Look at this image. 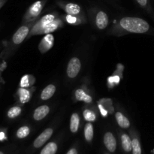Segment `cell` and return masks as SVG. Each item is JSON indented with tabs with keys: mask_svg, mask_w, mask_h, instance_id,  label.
I'll return each mask as SVG.
<instances>
[{
	"mask_svg": "<svg viewBox=\"0 0 154 154\" xmlns=\"http://www.w3.org/2000/svg\"><path fill=\"white\" fill-rule=\"evenodd\" d=\"M55 91V86L53 85V84H50V85H48V87H46L43 90L42 94H41V99L42 100H48V99H51L54 96Z\"/></svg>",
	"mask_w": 154,
	"mask_h": 154,
	"instance_id": "10",
	"label": "cell"
},
{
	"mask_svg": "<svg viewBox=\"0 0 154 154\" xmlns=\"http://www.w3.org/2000/svg\"><path fill=\"white\" fill-rule=\"evenodd\" d=\"M65 10L68 14L75 16L80 13L81 7L78 4H75V3H67L65 6Z\"/></svg>",
	"mask_w": 154,
	"mask_h": 154,
	"instance_id": "11",
	"label": "cell"
},
{
	"mask_svg": "<svg viewBox=\"0 0 154 154\" xmlns=\"http://www.w3.org/2000/svg\"><path fill=\"white\" fill-rule=\"evenodd\" d=\"M81 64L79 59L76 57L71 59L67 67L68 76L71 78H75L81 70Z\"/></svg>",
	"mask_w": 154,
	"mask_h": 154,
	"instance_id": "2",
	"label": "cell"
},
{
	"mask_svg": "<svg viewBox=\"0 0 154 154\" xmlns=\"http://www.w3.org/2000/svg\"><path fill=\"white\" fill-rule=\"evenodd\" d=\"M116 120H117V122L119 126L120 127L123 128V129H127L130 126L129 120L122 113L117 112L116 114Z\"/></svg>",
	"mask_w": 154,
	"mask_h": 154,
	"instance_id": "12",
	"label": "cell"
},
{
	"mask_svg": "<svg viewBox=\"0 0 154 154\" xmlns=\"http://www.w3.org/2000/svg\"><path fill=\"white\" fill-rule=\"evenodd\" d=\"M79 123H80V118L78 114L75 113L72 115L70 120V130L72 132H76L78 131V127H79Z\"/></svg>",
	"mask_w": 154,
	"mask_h": 154,
	"instance_id": "13",
	"label": "cell"
},
{
	"mask_svg": "<svg viewBox=\"0 0 154 154\" xmlns=\"http://www.w3.org/2000/svg\"><path fill=\"white\" fill-rule=\"evenodd\" d=\"M120 26L124 29L134 33H144L149 30V24L141 18L126 17L120 20Z\"/></svg>",
	"mask_w": 154,
	"mask_h": 154,
	"instance_id": "1",
	"label": "cell"
},
{
	"mask_svg": "<svg viewBox=\"0 0 154 154\" xmlns=\"http://www.w3.org/2000/svg\"><path fill=\"white\" fill-rule=\"evenodd\" d=\"M137 2L141 6H146L147 5V2H148V0H136Z\"/></svg>",
	"mask_w": 154,
	"mask_h": 154,
	"instance_id": "27",
	"label": "cell"
},
{
	"mask_svg": "<svg viewBox=\"0 0 154 154\" xmlns=\"http://www.w3.org/2000/svg\"><path fill=\"white\" fill-rule=\"evenodd\" d=\"M75 96L78 101H83V102L90 103L92 102V98L89 95H87L85 92L81 89L76 90L75 92Z\"/></svg>",
	"mask_w": 154,
	"mask_h": 154,
	"instance_id": "14",
	"label": "cell"
},
{
	"mask_svg": "<svg viewBox=\"0 0 154 154\" xmlns=\"http://www.w3.org/2000/svg\"><path fill=\"white\" fill-rule=\"evenodd\" d=\"M57 27H58V23H57V21L54 20L53 22H51V23L48 24V25L47 26L45 29H44L43 32L48 34V33L51 32H53V31H54V30L57 29Z\"/></svg>",
	"mask_w": 154,
	"mask_h": 154,
	"instance_id": "23",
	"label": "cell"
},
{
	"mask_svg": "<svg viewBox=\"0 0 154 154\" xmlns=\"http://www.w3.org/2000/svg\"><path fill=\"white\" fill-rule=\"evenodd\" d=\"M96 26H97L99 29H105L108 24V15L104 11H99L97 14H96Z\"/></svg>",
	"mask_w": 154,
	"mask_h": 154,
	"instance_id": "7",
	"label": "cell"
},
{
	"mask_svg": "<svg viewBox=\"0 0 154 154\" xmlns=\"http://www.w3.org/2000/svg\"><path fill=\"white\" fill-rule=\"evenodd\" d=\"M28 27L26 26H23L20 27V28L17 30V32L13 35L12 41H13V42L15 45H20V44L22 43V42H23L24 39L26 38V37L27 35H28Z\"/></svg>",
	"mask_w": 154,
	"mask_h": 154,
	"instance_id": "4",
	"label": "cell"
},
{
	"mask_svg": "<svg viewBox=\"0 0 154 154\" xmlns=\"http://www.w3.org/2000/svg\"><path fill=\"white\" fill-rule=\"evenodd\" d=\"M57 150V145L54 142H50L42 149L40 154H55Z\"/></svg>",
	"mask_w": 154,
	"mask_h": 154,
	"instance_id": "16",
	"label": "cell"
},
{
	"mask_svg": "<svg viewBox=\"0 0 154 154\" xmlns=\"http://www.w3.org/2000/svg\"><path fill=\"white\" fill-rule=\"evenodd\" d=\"M84 135L87 141H92L93 138V127L90 123H87L84 129Z\"/></svg>",
	"mask_w": 154,
	"mask_h": 154,
	"instance_id": "19",
	"label": "cell"
},
{
	"mask_svg": "<svg viewBox=\"0 0 154 154\" xmlns=\"http://www.w3.org/2000/svg\"><path fill=\"white\" fill-rule=\"evenodd\" d=\"M132 154H141V148L140 142L138 139L134 138L132 141Z\"/></svg>",
	"mask_w": 154,
	"mask_h": 154,
	"instance_id": "22",
	"label": "cell"
},
{
	"mask_svg": "<svg viewBox=\"0 0 154 154\" xmlns=\"http://www.w3.org/2000/svg\"><path fill=\"white\" fill-rule=\"evenodd\" d=\"M30 132V129L28 126H22L17 132V136L19 138H24L28 136Z\"/></svg>",
	"mask_w": 154,
	"mask_h": 154,
	"instance_id": "21",
	"label": "cell"
},
{
	"mask_svg": "<svg viewBox=\"0 0 154 154\" xmlns=\"http://www.w3.org/2000/svg\"><path fill=\"white\" fill-rule=\"evenodd\" d=\"M19 96H20V100L22 103H26L30 99V93L29 90L26 89H24L22 87L19 90Z\"/></svg>",
	"mask_w": 154,
	"mask_h": 154,
	"instance_id": "18",
	"label": "cell"
},
{
	"mask_svg": "<svg viewBox=\"0 0 154 154\" xmlns=\"http://www.w3.org/2000/svg\"><path fill=\"white\" fill-rule=\"evenodd\" d=\"M121 141H122V146H123V150H124L126 152H130L132 149V141H131L129 135H126V134L122 135Z\"/></svg>",
	"mask_w": 154,
	"mask_h": 154,
	"instance_id": "15",
	"label": "cell"
},
{
	"mask_svg": "<svg viewBox=\"0 0 154 154\" xmlns=\"http://www.w3.org/2000/svg\"><path fill=\"white\" fill-rule=\"evenodd\" d=\"M29 76L28 75H26V76H23L21 79V82H20V86L23 88L25 87H27L29 86Z\"/></svg>",
	"mask_w": 154,
	"mask_h": 154,
	"instance_id": "25",
	"label": "cell"
},
{
	"mask_svg": "<svg viewBox=\"0 0 154 154\" xmlns=\"http://www.w3.org/2000/svg\"><path fill=\"white\" fill-rule=\"evenodd\" d=\"M104 143H105V147L110 152L115 151L116 147H117V142H116V139L112 133L107 132L105 134L104 136Z\"/></svg>",
	"mask_w": 154,
	"mask_h": 154,
	"instance_id": "6",
	"label": "cell"
},
{
	"mask_svg": "<svg viewBox=\"0 0 154 154\" xmlns=\"http://www.w3.org/2000/svg\"><path fill=\"white\" fill-rule=\"evenodd\" d=\"M54 38L53 35L48 33V35L43 38L42 42L39 44V51L42 54H45L48 51H49L53 46H54Z\"/></svg>",
	"mask_w": 154,
	"mask_h": 154,
	"instance_id": "3",
	"label": "cell"
},
{
	"mask_svg": "<svg viewBox=\"0 0 154 154\" xmlns=\"http://www.w3.org/2000/svg\"><path fill=\"white\" fill-rule=\"evenodd\" d=\"M84 116L85 119L88 121H94L96 120V115L94 113L89 110H86L84 112Z\"/></svg>",
	"mask_w": 154,
	"mask_h": 154,
	"instance_id": "24",
	"label": "cell"
},
{
	"mask_svg": "<svg viewBox=\"0 0 154 154\" xmlns=\"http://www.w3.org/2000/svg\"><path fill=\"white\" fill-rule=\"evenodd\" d=\"M49 111V107L47 106V105H42V106H40L36 108L34 112V114H33V117H34L35 120H41L48 115Z\"/></svg>",
	"mask_w": 154,
	"mask_h": 154,
	"instance_id": "8",
	"label": "cell"
},
{
	"mask_svg": "<svg viewBox=\"0 0 154 154\" xmlns=\"http://www.w3.org/2000/svg\"><path fill=\"white\" fill-rule=\"evenodd\" d=\"M54 15L53 14H47L45 16H44L41 19V20L39 21L38 26L40 27L41 29H44L47 26L49 23H51V22L54 20Z\"/></svg>",
	"mask_w": 154,
	"mask_h": 154,
	"instance_id": "17",
	"label": "cell"
},
{
	"mask_svg": "<svg viewBox=\"0 0 154 154\" xmlns=\"http://www.w3.org/2000/svg\"><path fill=\"white\" fill-rule=\"evenodd\" d=\"M67 20L69 21L70 23H75V21L76 20V17H73V15H69L67 17Z\"/></svg>",
	"mask_w": 154,
	"mask_h": 154,
	"instance_id": "26",
	"label": "cell"
},
{
	"mask_svg": "<svg viewBox=\"0 0 154 154\" xmlns=\"http://www.w3.org/2000/svg\"><path fill=\"white\" fill-rule=\"evenodd\" d=\"M21 108L18 106H14L12 107L11 108L9 109V111H8V117L10 119H14L15 117H18V116L21 113Z\"/></svg>",
	"mask_w": 154,
	"mask_h": 154,
	"instance_id": "20",
	"label": "cell"
},
{
	"mask_svg": "<svg viewBox=\"0 0 154 154\" xmlns=\"http://www.w3.org/2000/svg\"><path fill=\"white\" fill-rule=\"evenodd\" d=\"M53 134V129H47L35 140L34 141V147L35 148H39V147H42V145L45 144V143L51 137Z\"/></svg>",
	"mask_w": 154,
	"mask_h": 154,
	"instance_id": "5",
	"label": "cell"
},
{
	"mask_svg": "<svg viewBox=\"0 0 154 154\" xmlns=\"http://www.w3.org/2000/svg\"><path fill=\"white\" fill-rule=\"evenodd\" d=\"M0 154H4V153H3L2 152H1V151H0Z\"/></svg>",
	"mask_w": 154,
	"mask_h": 154,
	"instance_id": "29",
	"label": "cell"
},
{
	"mask_svg": "<svg viewBox=\"0 0 154 154\" xmlns=\"http://www.w3.org/2000/svg\"><path fill=\"white\" fill-rule=\"evenodd\" d=\"M67 154H78V152H77V150H75V149L73 148L71 149V150L68 152Z\"/></svg>",
	"mask_w": 154,
	"mask_h": 154,
	"instance_id": "28",
	"label": "cell"
},
{
	"mask_svg": "<svg viewBox=\"0 0 154 154\" xmlns=\"http://www.w3.org/2000/svg\"><path fill=\"white\" fill-rule=\"evenodd\" d=\"M44 2L43 1H36L35 2L33 3L31 6H30L29 9V14L30 17H37L39 15V14L42 11V8H43Z\"/></svg>",
	"mask_w": 154,
	"mask_h": 154,
	"instance_id": "9",
	"label": "cell"
}]
</instances>
